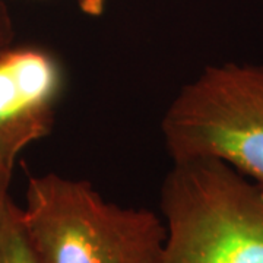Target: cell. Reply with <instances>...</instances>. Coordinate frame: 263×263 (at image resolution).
I'll return each mask as SVG.
<instances>
[{
    "label": "cell",
    "instance_id": "obj_1",
    "mask_svg": "<svg viewBox=\"0 0 263 263\" xmlns=\"http://www.w3.org/2000/svg\"><path fill=\"white\" fill-rule=\"evenodd\" d=\"M160 263H263V186L218 158L173 161Z\"/></svg>",
    "mask_w": 263,
    "mask_h": 263
},
{
    "label": "cell",
    "instance_id": "obj_4",
    "mask_svg": "<svg viewBox=\"0 0 263 263\" xmlns=\"http://www.w3.org/2000/svg\"><path fill=\"white\" fill-rule=\"evenodd\" d=\"M66 88L62 60L41 46L0 50V151L18 157L51 133Z\"/></svg>",
    "mask_w": 263,
    "mask_h": 263
},
{
    "label": "cell",
    "instance_id": "obj_6",
    "mask_svg": "<svg viewBox=\"0 0 263 263\" xmlns=\"http://www.w3.org/2000/svg\"><path fill=\"white\" fill-rule=\"evenodd\" d=\"M16 155L0 151V211L3 209L5 203L9 199V186L12 180V173L15 167Z\"/></svg>",
    "mask_w": 263,
    "mask_h": 263
},
{
    "label": "cell",
    "instance_id": "obj_7",
    "mask_svg": "<svg viewBox=\"0 0 263 263\" xmlns=\"http://www.w3.org/2000/svg\"><path fill=\"white\" fill-rule=\"evenodd\" d=\"M10 0H0V50L13 44L15 28L9 9Z\"/></svg>",
    "mask_w": 263,
    "mask_h": 263
},
{
    "label": "cell",
    "instance_id": "obj_2",
    "mask_svg": "<svg viewBox=\"0 0 263 263\" xmlns=\"http://www.w3.org/2000/svg\"><path fill=\"white\" fill-rule=\"evenodd\" d=\"M21 208L40 263H160L162 216L110 202L88 180L31 177Z\"/></svg>",
    "mask_w": 263,
    "mask_h": 263
},
{
    "label": "cell",
    "instance_id": "obj_3",
    "mask_svg": "<svg viewBox=\"0 0 263 263\" xmlns=\"http://www.w3.org/2000/svg\"><path fill=\"white\" fill-rule=\"evenodd\" d=\"M161 130L173 161L218 158L263 186V66L205 67L170 104Z\"/></svg>",
    "mask_w": 263,
    "mask_h": 263
},
{
    "label": "cell",
    "instance_id": "obj_8",
    "mask_svg": "<svg viewBox=\"0 0 263 263\" xmlns=\"http://www.w3.org/2000/svg\"><path fill=\"white\" fill-rule=\"evenodd\" d=\"M81 10L88 16H101L107 0H76Z\"/></svg>",
    "mask_w": 263,
    "mask_h": 263
},
{
    "label": "cell",
    "instance_id": "obj_5",
    "mask_svg": "<svg viewBox=\"0 0 263 263\" xmlns=\"http://www.w3.org/2000/svg\"><path fill=\"white\" fill-rule=\"evenodd\" d=\"M0 263H40L22 218V208L12 197L0 211Z\"/></svg>",
    "mask_w": 263,
    "mask_h": 263
}]
</instances>
